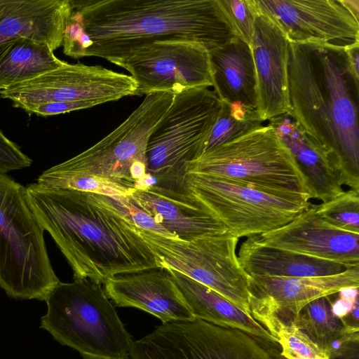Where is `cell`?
Segmentation results:
<instances>
[{
    "label": "cell",
    "instance_id": "cell-12",
    "mask_svg": "<svg viewBox=\"0 0 359 359\" xmlns=\"http://www.w3.org/2000/svg\"><path fill=\"white\" fill-rule=\"evenodd\" d=\"M135 95L137 84L130 75L100 65L67 62L35 79L0 90L1 97L25 111L48 102H88L99 105Z\"/></svg>",
    "mask_w": 359,
    "mask_h": 359
},
{
    "label": "cell",
    "instance_id": "cell-31",
    "mask_svg": "<svg viewBox=\"0 0 359 359\" xmlns=\"http://www.w3.org/2000/svg\"><path fill=\"white\" fill-rule=\"evenodd\" d=\"M235 35L251 46L258 11L254 0H218Z\"/></svg>",
    "mask_w": 359,
    "mask_h": 359
},
{
    "label": "cell",
    "instance_id": "cell-28",
    "mask_svg": "<svg viewBox=\"0 0 359 359\" xmlns=\"http://www.w3.org/2000/svg\"><path fill=\"white\" fill-rule=\"evenodd\" d=\"M263 122L257 109L222 102L219 116L203 144L201 156L259 128Z\"/></svg>",
    "mask_w": 359,
    "mask_h": 359
},
{
    "label": "cell",
    "instance_id": "cell-5",
    "mask_svg": "<svg viewBox=\"0 0 359 359\" xmlns=\"http://www.w3.org/2000/svg\"><path fill=\"white\" fill-rule=\"evenodd\" d=\"M40 327L83 359H128L131 335L102 284L89 278L60 282L46 300Z\"/></svg>",
    "mask_w": 359,
    "mask_h": 359
},
{
    "label": "cell",
    "instance_id": "cell-36",
    "mask_svg": "<svg viewBox=\"0 0 359 359\" xmlns=\"http://www.w3.org/2000/svg\"><path fill=\"white\" fill-rule=\"evenodd\" d=\"M351 67L356 76H359V43L346 47Z\"/></svg>",
    "mask_w": 359,
    "mask_h": 359
},
{
    "label": "cell",
    "instance_id": "cell-1",
    "mask_svg": "<svg viewBox=\"0 0 359 359\" xmlns=\"http://www.w3.org/2000/svg\"><path fill=\"white\" fill-rule=\"evenodd\" d=\"M24 196L71 266L74 279L102 284L118 274L157 267L122 196L50 189L36 182L24 187Z\"/></svg>",
    "mask_w": 359,
    "mask_h": 359
},
{
    "label": "cell",
    "instance_id": "cell-23",
    "mask_svg": "<svg viewBox=\"0 0 359 359\" xmlns=\"http://www.w3.org/2000/svg\"><path fill=\"white\" fill-rule=\"evenodd\" d=\"M238 258L245 272L250 276H323L338 273L348 269L339 263L261 245L250 238L242 243Z\"/></svg>",
    "mask_w": 359,
    "mask_h": 359
},
{
    "label": "cell",
    "instance_id": "cell-8",
    "mask_svg": "<svg viewBox=\"0 0 359 359\" xmlns=\"http://www.w3.org/2000/svg\"><path fill=\"white\" fill-rule=\"evenodd\" d=\"M187 173L220 177L270 191L309 195L292 155L269 124L202 155L189 164Z\"/></svg>",
    "mask_w": 359,
    "mask_h": 359
},
{
    "label": "cell",
    "instance_id": "cell-16",
    "mask_svg": "<svg viewBox=\"0 0 359 359\" xmlns=\"http://www.w3.org/2000/svg\"><path fill=\"white\" fill-rule=\"evenodd\" d=\"M250 48L259 116L265 121L289 112L288 41L277 25L259 11Z\"/></svg>",
    "mask_w": 359,
    "mask_h": 359
},
{
    "label": "cell",
    "instance_id": "cell-20",
    "mask_svg": "<svg viewBox=\"0 0 359 359\" xmlns=\"http://www.w3.org/2000/svg\"><path fill=\"white\" fill-rule=\"evenodd\" d=\"M269 121L302 173L310 198L325 202L344 191L341 175L336 165L309 137L289 112Z\"/></svg>",
    "mask_w": 359,
    "mask_h": 359
},
{
    "label": "cell",
    "instance_id": "cell-7",
    "mask_svg": "<svg viewBox=\"0 0 359 359\" xmlns=\"http://www.w3.org/2000/svg\"><path fill=\"white\" fill-rule=\"evenodd\" d=\"M187 182L197 205L238 238L280 228L311 204L306 194L266 191L217 176L187 173Z\"/></svg>",
    "mask_w": 359,
    "mask_h": 359
},
{
    "label": "cell",
    "instance_id": "cell-21",
    "mask_svg": "<svg viewBox=\"0 0 359 359\" xmlns=\"http://www.w3.org/2000/svg\"><path fill=\"white\" fill-rule=\"evenodd\" d=\"M208 51L213 91L220 101L257 109L255 68L250 46L236 36Z\"/></svg>",
    "mask_w": 359,
    "mask_h": 359
},
{
    "label": "cell",
    "instance_id": "cell-13",
    "mask_svg": "<svg viewBox=\"0 0 359 359\" xmlns=\"http://www.w3.org/2000/svg\"><path fill=\"white\" fill-rule=\"evenodd\" d=\"M114 65L130 73L137 95L212 86L209 51L196 42L154 41L131 50Z\"/></svg>",
    "mask_w": 359,
    "mask_h": 359
},
{
    "label": "cell",
    "instance_id": "cell-24",
    "mask_svg": "<svg viewBox=\"0 0 359 359\" xmlns=\"http://www.w3.org/2000/svg\"><path fill=\"white\" fill-rule=\"evenodd\" d=\"M129 197L180 240L189 241L229 232L219 221L201 208H187L147 191L135 190Z\"/></svg>",
    "mask_w": 359,
    "mask_h": 359
},
{
    "label": "cell",
    "instance_id": "cell-30",
    "mask_svg": "<svg viewBox=\"0 0 359 359\" xmlns=\"http://www.w3.org/2000/svg\"><path fill=\"white\" fill-rule=\"evenodd\" d=\"M318 215L331 225L359 233V190L349 189L316 205Z\"/></svg>",
    "mask_w": 359,
    "mask_h": 359
},
{
    "label": "cell",
    "instance_id": "cell-35",
    "mask_svg": "<svg viewBox=\"0 0 359 359\" xmlns=\"http://www.w3.org/2000/svg\"><path fill=\"white\" fill-rule=\"evenodd\" d=\"M339 298L331 302V311L339 318L346 317L352 310L355 303L358 301V288H345L339 292Z\"/></svg>",
    "mask_w": 359,
    "mask_h": 359
},
{
    "label": "cell",
    "instance_id": "cell-33",
    "mask_svg": "<svg viewBox=\"0 0 359 359\" xmlns=\"http://www.w3.org/2000/svg\"><path fill=\"white\" fill-rule=\"evenodd\" d=\"M121 201L128 212L133 222L140 229L163 237L176 238L165 228L156 223L154 218L147 212L136 205L129 196L121 197Z\"/></svg>",
    "mask_w": 359,
    "mask_h": 359
},
{
    "label": "cell",
    "instance_id": "cell-11",
    "mask_svg": "<svg viewBox=\"0 0 359 359\" xmlns=\"http://www.w3.org/2000/svg\"><path fill=\"white\" fill-rule=\"evenodd\" d=\"M131 359H276L258 339L195 318L162 323L133 341Z\"/></svg>",
    "mask_w": 359,
    "mask_h": 359
},
{
    "label": "cell",
    "instance_id": "cell-26",
    "mask_svg": "<svg viewBox=\"0 0 359 359\" xmlns=\"http://www.w3.org/2000/svg\"><path fill=\"white\" fill-rule=\"evenodd\" d=\"M328 297L311 302L292 320L324 350L334 339L348 335L358 336L359 331L358 325L333 315Z\"/></svg>",
    "mask_w": 359,
    "mask_h": 359
},
{
    "label": "cell",
    "instance_id": "cell-32",
    "mask_svg": "<svg viewBox=\"0 0 359 359\" xmlns=\"http://www.w3.org/2000/svg\"><path fill=\"white\" fill-rule=\"evenodd\" d=\"M32 160L25 154L15 142L0 130V172L21 170L29 167Z\"/></svg>",
    "mask_w": 359,
    "mask_h": 359
},
{
    "label": "cell",
    "instance_id": "cell-17",
    "mask_svg": "<svg viewBox=\"0 0 359 359\" xmlns=\"http://www.w3.org/2000/svg\"><path fill=\"white\" fill-rule=\"evenodd\" d=\"M104 292L116 306L134 307L162 323L195 319L168 269L153 268L107 278Z\"/></svg>",
    "mask_w": 359,
    "mask_h": 359
},
{
    "label": "cell",
    "instance_id": "cell-27",
    "mask_svg": "<svg viewBox=\"0 0 359 359\" xmlns=\"http://www.w3.org/2000/svg\"><path fill=\"white\" fill-rule=\"evenodd\" d=\"M250 313L278 339L282 348L281 354L285 358L330 359L327 353L292 321L287 323L276 313L255 309H251Z\"/></svg>",
    "mask_w": 359,
    "mask_h": 359
},
{
    "label": "cell",
    "instance_id": "cell-37",
    "mask_svg": "<svg viewBox=\"0 0 359 359\" xmlns=\"http://www.w3.org/2000/svg\"><path fill=\"white\" fill-rule=\"evenodd\" d=\"M345 359H358V352L354 354V351L345 355Z\"/></svg>",
    "mask_w": 359,
    "mask_h": 359
},
{
    "label": "cell",
    "instance_id": "cell-2",
    "mask_svg": "<svg viewBox=\"0 0 359 359\" xmlns=\"http://www.w3.org/2000/svg\"><path fill=\"white\" fill-rule=\"evenodd\" d=\"M80 33L75 58L114 64L157 41L198 43L208 50L236 36L218 0H70Z\"/></svg>",
    "mask_w": 359,
    "mask_h": 359
},
{
    "label": "cell",
    "instance_id": "cell-18",
    "mask_svg": "<svg viewBox=\"0 0 359 359\" xmlns=\"http://www.w3.org/2000/svg\"><path fill=\"white\" fill-rule=\"evenodd\" d=\"M249 277L250 309L279 314L289 311L294 316L311 302L359 287V266L329 276L311 277Z\"/></svg>",
    "mask_w": 359,
    "mask_h": 359
},
{
    "label": "cell",
    "instance_id": "cell-14",
    "mask_svg": "<svg viewBox=\"0 0 359 359\" xmlns=\"http://www.w3.org/2000/svg\"><path fill=\"white\" fill-rule=\"evenodd\" d=\"M288 42L359 43L358 0H254Z\"/></svg>",
    "mask_w": 359,
    "mask_h": 359
},
{
    "label": "cell",
    "instance_id": "cell-15",
    "mask_svg": "<svg viewBox=\"0 0 359 359\" xmlns=\"http://www.w3.org/2000/svg\"><path fill=\"white\" fill-rule=\"evenodd\" d=\"M255 243L308 257L359 266V233L341 230L323 219L312 205L285 226L249 237Z\"/></svg>",
    "mask_w": 359,
    "mask_h": 359
},
{
    "label": "cell",
    "instance_id": "cell-3",
    "mask_svg": "<svg viewBox=\"0 0 359 359\" xmlns=\"http://www.w3.org/2000/svg\"><path fill=\"white\" fill-rule=\"evenodd\" d=\"M287 75L289 113L359 190V76L346 47L288 42Z\"/></svg>",
    "mask_w": 359,
    "mask_h": 359
},
{
    "label": "cell",
    "instance_id": "cell-10",
    "mask_svg": "<svg viewBox=\"0 0 359 359\" xmlns=\"http://www.w3.org/2000/svg\"><path fill=\"white\" fill-rule=\"evenodd\" d=\"M157 267L171 269L212 289L250 314L249 277L241 266L239 238L227 232L184 241L140 229Z\"/></svg>",
    "mask_w": 359,
    "mask_h": 359
},
{
    "label": "cell",
    "instance_id": "cell-19",
    "mask_svg": "<svg viewBox=\"0 0 359 359\" xmlns=\"http://www.w3.org/2000/svg\"><path fill=\"white\" fill-rule=\"evenodd\" d=\"M71 12L70 0H0V45L23 38L54 51L62 46Z\"/></svg>",
    "mask_w": 359,
    "mask_h": 359
},
{
    "label": "cell",
    "instance_id": "cell-6",
    "mask_svg": "<svg viewBox=\"0 0 359 359\" xmlns=\"http://www.w3.org/2000/svg\"><path fill=\"white\" fill-rule=\"evenodd\" d=\"M43 232L27 204L24 187L0 172V287L9 297L46 301L60 283Z\"/></svg>",
    "mask_w": 359,
    "mask_h": 359
},
{
    "label": "cell",
    "instance_id": "cell-34",
    "mask_svg": "<svg viewBox=\"0 0 359 359\" xmlns=\"http://www.w3.org/2000/svg\"><path fill=\"white\" fill-rule=\"evenodd\" d=\"M95 106H96L95 103L88 102H48L32 107L27 112L41 116H48Z\"/></svg>",
    "mask_w": 359,
    "mask_h": 359
},
{
    "label": "cell",
    "instance_id": "cell-29",
    "mask_svg": "<svg viewBox=\"0 0 359 359\" xmlns=\"http://www.w3.org/2000/svg\"><path fill=\"white\" fill-rule=\"evenodd\" d=\"M36 183L50 189H69L102 194L111 197H128L135 189L117 182L86 174H52L43 171L37 178Z\"/></svg>",
    "mask_w": 359,
    "mask_h": 359
},
{
    "label": "cell",
    "instance_id": "cell-4",
    "mask_svg": "<svg viewBox=\"0 0 359 359\" xmlns=\"http://www.w3.org/2000/svg\"><path fill=\"white\" fill-rule=\"evenodd\" d=\"M222 102L208 87L175 93L146 148L147 191L188 208L197 205L188 187L187 168L201 155Z\"/></svg>",
    "mask_w": 359,
    "mask_h": 359
},
{
    "label": "cell",
    "instance_id": "cell-22",
    "mask_svg": "<svg viewBox=\"0 0 359 359\" xmlns=\"http://www.w3.org/2000/svg\"><path fill=\"white\" fill-rule=\"evenodd\" d=\"M170 272L195 318L228 328L237 329L260 339H278L250 314L242 311L212 289L171 269Z\"/></svg>",
    "mask_w": 359,
    "mask_h": 359
},
{
    "label": "cell",
    "instance_id": "cell-9",
    "mask_svg": "<svg viewBox=\"0 0 359 359\" xmlns=\"http://www.w3.org/2000/svg\"><path fill=\"white\" fill-rule=\"evenodd\" d=\"M172 92L145 95L141 104L109 134L79 154L55 165L52 174H86L135 189L147 175L149 137L172 102Z\"/></svg>",
    "mask_w": 359,
    "mask_h": 359
},
{
    "label": "cell",
    "instance_id": "cell-25",
    "mask_svg": "<svg viewBox=\"0 0 359 359\" xmlns=\"http://www.w3.org/2000/svg\"><path fill=\"white\" fill-rule=\"evenodd\" d=\"M46 44L19 38L0 45V90L35 79L65 63Z\"/></svg>",
    "mask_w": 359,
    "mask_h": 359
}]
</instances>
